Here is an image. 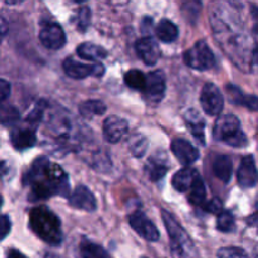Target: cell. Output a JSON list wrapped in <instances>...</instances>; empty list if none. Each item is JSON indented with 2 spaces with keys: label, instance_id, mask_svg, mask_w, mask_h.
<instances>
[{
  "label": "cell",
  "instance_id": "1",
  "mask_svg": "<svg viewBox=\"0 0 258 258\" xmlns=\"http://www.w3.org/2000/svg\"><path fill=\"white\" fill-rule=\"evenodd\" d=\"M24 184L32 188V201L45 199L52 196H67L70 183L64 171L57 164L45 158H38L24 175Z\"/></svg>",
  "mask_w": 258,
  "mask_h": 258
},
{
  "label": "cell",
  "instance_id": "2",
  "mask_svg": "<svg viewBox=\"0 0 258 258\" xmlns=\"http://www.w3.org/2000/svg\"><path fill=\"white\" fill-rule=\"evenodd\" d=\"M29 226L45 243L50 246H59L62 243L63 233L59 218L47 207H35L30 211Z\"/></svg>",
  "mask_w": 258,
  "mask_h": 258
},
{
  "label": "cell",
  "instance_id": "3",
  "mask_svg": "<svg viewBox=\"0 0 258 258\" xmlns=\"http://www.w3.org/2000/svg\"><path fill=\"white\" fill-rule=\"evenodd\" d=\"M164 224L170 238V252L173 258H198L196 246L185 229L175 221L169 212L161 211Z\"/></svg>",
  "mask_w": 258,
  "mask_h": 258
},
{
  "label": "cell",
  "instance_id": "4",
  "mask_svg": "<svg viewBox=\"0 0 258 258\" xmlns=\"http://www.w3.org/2000/svg\"><path fill=\"white\" fill-rule=\"evenodd\" d=\"M213 136L216 140L223 141L233 148H243L248 144L246 134L241 130V122L234 115L221 116L216 121Z\"/></svg>",
  "mask_w": 258,
  "mask_h": 258
},
{
  "label": "cell",
  "instance_id": "5",
  "mask_svg": "<svg viewBox=\"0 0 258 258\" xmlns=\"http://www.w3.org/2000/svg\"><path fill=\"white\" fill-rule=\"evenodd\" d=\"M184 62L193 70L207 71L214 67L216 58L208 44L204 40H199L184 53Z\"/></svg>",
  "mask_w": 258,
  "mask_h": 258
},
{
  "label": "cell",
  "instance_id": "6",
  "mask_svg": "<svg viewBox=\"0 0 258 258\" xmlns=\"http://www.w3.org/2000/svg\"><path fill=\"white\" fill-rule=\"evenodd\" d=\"M201 105L209 116H218L224 106V98L214 83H207L201 93Z\"/></svg>",
  "mask_w": 258,
  "mask_h": 258
},
{
  "label": "cell",
  "instance_id": "7",
  "mask_svg": "<svg viewBox=\"0 0 258 258\" xmlns=\"http://www.w3.org/2000/svg\"><path fill=\"white\" fill-rule=\"evenodd\" d=\"M63 70L66 75L70 76L75 80H82V78L88 77V76H96L101 77L105 73V67L101 63H95V64H83V63L77 62L73 58H66L63 62Z\"/></svg>",
  "mask_w": 258,
  "mask_h": 258
},
{
  "label": "cell",
  "instance_id": "8",
  "mask_svg": "<svg viewBox=\"0 0 258 258\" xmlns=\"http://www.w3.org/2000/svg\"><path fill=\"white\" fill-rule=\"evenodd\" d=\"M128 223L133 227L134 231L143 237L144 239L149 242H156L160 238V233H159L158 228L155 224L143 213V212H134L130 217H128Z\"/></svg>",
  "mask_w": 258,
  "mask_h": 258
},
{
  "label": "cell",
  "instance_id": "9",
  "mask_svg": "<svg viewBox=\"0 0 258 258\" xmlns=\"http://www.w3.org/2000/svg\"><path fill=\"white\" fill-rule=\"evenodd\" d=\"M39 40L48 49L57 50L66 44V34L59 24L49 23L40 29Z\"/></svg>",
  "mask_w": 258,
  "mask_h": 258
},
{
  "label": "cell",
  "instance_id": "10",
  "mask_svg": "<svg viewBox=\"0 0 258 258\" xmlns=\"http://www.w3.org/2000/svg\"><path fill=\"white\" fill-rule=\"evenodd\" d=\"M238 184L242 188H252L258 183V170L252 155H247L242 159L237 171Z\"/></svg>",
  "mask_w": 258,
  "mask_h": 258
},
{
  "label": "cell",
  "instance_id": "11",
  "mask_svg": "<svg viewBox=\"0 0 258 258\" xmlns=\"http://www.w3.org/2000/svg\"><path fill=\"white\" fill-rule=\"evenodd\" d=\"M128 126L126 120L118 116H110L103 121V136L111 144H116L127 134Z\"/></svg>",
  "mask_w": 258,
  "mask_h": 258
},
{
  "label": "cell",
  "instance_id": "12",
  "mask_svg": "<svg viewBox=\"0 0 258 258\" xmlns=\"http://www.w3.org/2000/svg\"><path fill=\"white\" fill-rule=\"evenodd\" d=\"M135 49L139 57L148 66L156 64L160 58V48H159L158 43L150 37L139 39L135 44Z\"/></svg>",
  "mask_w": 258,
  "mask_h": 258
},
{
  "label": "cell",
  "instance_id": "13",
  "mask_svg": "<svg viewBox=\"0 0 258 258\" xmlns=\"http://www.w3.org/2000/svg\"><path fill=\"white\" fill-rule=\"evenodd\" d=\"M171 151L183 165H190L199 158L198 149L194 148L189 141L184 139H175L171 141Z\"/></svg>",
  "mask_w": 258,
  "mask_h": 258
},
{
  "label": "cell",
  "instance_id": "14",
  "mask_svg": "<svg viewBox=\"0 0 258 258\" xmlns=\"http://www.w3.org/2000/svg\"><path fill=\"white\" fill-rule=\"evenodd\" d=\"M70 204L77 209L93 212L97 208V202L92 191L85 185H78L70 197Z\"/></svg>",
  "mask_w": 258,
  "mask_h": 258
},
{
  "label": "cell",
  "instance_id": "15",
  "mask_svg": "<svg viewBox=\"0 0 258 258\" xmlns=\"http://www.w3.org/2000/svg\"><path fill=\"white\" fill-rule=\"evenodd\" d=\"M143 92L150 101H160L165 92V80L163 73L159 71L151 72L146 77V85Z\"/></svg>",
  "mask_w": 258,
  "mask_h": 258
},
{
  "label": "cell",
  "instance_id": "16",
  "mask_svg": "<svg viewBox=\"0 0 258 258\" xmlns=\"http://www.w3.org/2000/svg\"><path fill=\"white\" fill-rule=\"evenodd\" d=\"M226 92L229 101L234 105H241L251 111H258V97L253 95H246L237 86L227 85Z\"/></svg>",
  "mask_w": 258,
  "mask_h": 258
},
{
  "label": "cell",
  "instance_id": "17",
  "mask_svg": "<svg viewBox=\"0 0 258 258\" xmlns=\"http://www.w3.org/2000/svg\"><path fill=\"white\" fill-rule=\"evenodd\" d=\"M12 144L17 150H25L29 149L37 143L35 131L32 127H20L15 128L10 134Z\"/></svg>",
  "mask_w": 258,
  "mask_h": 258
},
{
  "label": "cell",
  "instance_id": "18",
  "mask_svg": "<svg viewBox=\"0 0 258 258\" xmlns=\"http://www.w3.org/2000/svg\"><path fill=\"white\" fill-rule=\"evenodd\" d=\"M199 178V174L196 169L191 168H185L179 170L175 175L171 179V185L174 186V189L181 193H185L189 189L191 188L194 183H196L197 179Z\"/></svg>",
  "mask_w": 258,
  "mask_h": 258
},
{
  "label": "cell",
  "instance_id": "19",
  "mask_svg": "<svg viewBox=\"0 0 258 258\" xmlns=\"http://www.w3.org/2000/svg\"><path fill=\"white\" fill-rule=\"evenodd\" d=\"M213 173L223 183H229L233 174V164L229 156L219 155L213 163Z\"/></svg>",
  "mask_w": 258,
  "mask_h": 258
},
{
  "label": "cell",
  "instance_id": "20",
  "mask_svg": "<svg viewBox=\"0 0 258 258\" xmlns=\"http://www.w3.org/2000/svg\"><path fill=\"white\" fill-rule=\"evenodd\" d=\"M169 165L166 163V158L164 156L163 159L159 158V156H153L150 160L146 164V174L149 175L150 180L158 181L160 179H163L165 176V174L168 173Z\"/></svg>",
  "mask_w": 258,
  "mask_h": 258
},
{
  "label": "cell",
  "instance_id": "21",
  "mask_svg": "<svg viewBox=\"0 0 258 258\" xmlns=\"http://www.w3.org/2000/svg\"><path fill=\"white\" fill-rule=\"evenodd\" d=\"M77 54L83 59L96 62L107 57V50L93 43H82L77 47Z\"/></svg>",
  "mask_w": 258,
  "mask_h": 258
},
{
  "label": "cell",
  "instance_id": "22",
  "mask_svg": "<svg viewBox=\"0 0 258 258\" xmlns=\"http://www.w3.org/2000/svg\"><path fill=\"white\" fill-rule=\"evenodd\" d=\"M180 12L189 24H196L201 17L202 0H180Z\"/></svg>",
  "mask_w": 258,
  "mask_h": 258
},
{
  "label": "cell",
  "instance_id": "23",
  "mask_svg": "<svg viewBox=\"0 0 258 258\" xmlns=\"http://www.w3.org/2000/svg\"><path fill=\"white\" fill-rule=\"evenodd\" d=\"M156 37L164 43H171L178 38L179 35V29L173 22L168 19H163L158 24L155 29Z\"/></svg>",
  "mask_w": 258,
  "mask_h": 258
},
{
  "label": "cell",
  "instance_id": "24",
  "mask_svg": "<svg viewBox=\"0 0 258 258\" xmlns=\"http://www.w3.org/2000/svg\"><path fill=\"white\" fill-rule=\"evenodd\" d=\"M185 121L191 135L199 143L204 144V121L202 120V117H199V115L194 110H189L185 115Z\"/></svg>",
  "mask_w": 258,
  "mask_h": 258
},
{
  "label": "cell",
  "instance_id": "25",
  "mask_svg": "<svg viewBox=\"0 0 258 258\" xmlns=\"http://www.w3.org/2000/svg\"><path fill=\"white\" fill-rule=\"evenodd\" d=\"M106 112V106L102 101L90 100L80 105V113L86 118H92L93 116H101Z\"/></svg>",
  "mask_w": 258,
  "mask_h": 258
},
{
  "label": "cell",
  "instance_id": "26",
  "mask_svg": "<svg viewBox=\"0 0 258 258\" xmlns=\"http://www.w3.org/2000/svg\"><path fill=\"white\" fill-rule=\"evenodd\" d=\"M80 251L82 258H112L103 247L92 243V242H82Z\"/></svg>",
  "mask_w": 258,
  "mask_h": 258
},
{
  "label": "cell",
  "instance_id": "27",
  "mask_svg": "<svg viewBox=\"0 0 258 258\" xmlns=\"http://www.w3.org/2000/svg\"><path fill=\"white\" fill-rule=\"evenodd\" d=\"M20 113L14 106L0 103V123L4 126H14L19 122Z\"/></svg>",
  "mask_w": 258,
  "mask_h": 258
},
{
  "label": "cell",
  "instance_id": "28",
  "mask_svg": "<svg viewBox=\"0 0 258 258\" xmlns=\"http://www.w3.org/2000/svg\"><path fill=\"white\" fill-rule=\"evenodd\" d=\"M189 202L197 207H203V204L206 203V186L201 176L189 189Z\"/></svg>",
  "mask_w": 258,
  "mask_h": 258
},
{
  "label": "cell",
  "instance_id": "29",
  "mask_svg": "<svg viewBox=\"0 0 258 258\" xmlns=\"http://www.w3.org/2000/svg\"><path fill=\"white\" fill-rule=\"evenodd\" d=\"M125 83L136 91H144L146 85V76L139 70H131L125 75Z\"/></svg>",
  "mask_w": 258,
  "mask_h": 258
},
{
  "label": "cell",
  "instance_id": "30",
  "mask_svg": "<svg viewBox=\"0 0 258 258\" xmlns=\"http://www.w3.org/2000/svg\"><path fill=\"white\" fill-rule=\"evenodd\" d=\"M234 227H236V222H234L233 214L229 211L221 212L217 219V229L223 233H229L234 231Z\"/></svg>",
  "mask_w": 258,
  "mask_h": 258
},
{
  "label": "cell",
  "instance_id": "31",
  "mask_svg": "<svg viewBox=\"0 0 258 258\" xmlns=\"http://www.w3.org/2000/svg\"><path fill=\"white\" fill-rule=\"evenodd\" d=\"M128 146H130V150L133 153V155L141 158L144 154L148 150V140H146L145 136L143 135H134L133 138L128 141Z\"/></svg>",
  "mask_w": 258,
  "mask_h": 258
},
{
  "label": "cell",
  "instance_id": "32",
  "mask_svg": "<svg viewBox=\"0 0 258 258\" xmlns=\"http://www.w3.org/2000/svg\"><path fill=\"white\" fill-rule=\"evenodd\" d=\"M218 258H251L244 249L239 247H224L217 253Z\"/></svg>",
  "mask_w": 258,
  "mask_h": 258
},
{
  "label": "cell",
  "instance_id": "33",
  "mask_svg": "<svg viewBox=\"0 0 258 258\" xmlns=\"http://www.w3.org/2000/svg\"><path fill=\"white\" fill-rule=\"evenodd\" d=\"M91 22V10L87 7L82 8L78 13V29L86 30Z\"/></svg>",
  "mask_w": 258,
  "mask_h": 258
},
{
  "label": "cell",
  "instance_id": "34",
  "mask_svg": "<svg viewBox=\"0 0 258 258\" xmlns=\"http://www.w3.org/2000/svg\"><path fill=\"white\" fill-rule=\"evenodd\" d=\"M203 209L209 213H221L222 212V202L219 199L214 198L203 204Z\"/></svg>",
  "mask_w": 258,
  "mask_h": 258
},
{
  "label": "cell",
  "instance_id": "35",
  "mask_svg": "<svg viewBox=\"0 0 258 258\" xmlns=\"http://www.w3.org/2000/svg\"><path fill=\"white\" fill-rule=\"evenodd\" d=\"M12 228V222L8 216H0V241L5 238L9 234Z\"/></svg>",
  "mask_w": 258,
  "mask_h": 258
},
{
  "label": "cell",
  "instance_id": "36",
  "mask_svg": "<svg viewBox=\"0 0 258 258\" xmlns=\"http://www.w3.org/2000/svg\"><path fill=\"white\" fill-rule=\"evenodd\" d=\"M42 115H43V108L35 107L34 110L27 116V122L32 123V125L33 123H38L40 121V118H42Z\"/></svg>",
  "mask_w": 258,
  "mask_h": 258
},
{
  "label": "cell",
  "instance_id": "37",
  "mask_svg": "<svg viewBox=\"0 0 258 258\" xmlns=\"http://www.w3.org/2000/svg\"><path fill=\"white\" fill-rule=\"evenodd\" d=\"M10 95V85L5 80L0 78V103L4 102Z\"/></svg>",
  "mask_w": 258,
  "mask_h": 258
},
{
  "label": "cell",
  "instance_id": "38",
  "mask_svg": "<svg viewBox=\"0 0 258 258\" xmlns=\"http://www.w3.org/2000/svg\"><path fill=\"white\" fill-rule=\"evenodd\" d=\"M251 14L252 19H253V32L258 34V8L252 5L251 7Z\"/></svg>",
  "mask_w": 258,
  "mask_h": 258
},
{
  "label": "cell",
  "instance_id": "39",
  "mask_svg": "<svg viewBox=\"0 0 258 258\" xmlns=\"http://www.w3.org/2000/svg\"><path fill=\"white\" fill-rule=\"evenodd\" d=\"M8 32V23L5 22L4 18L0 17V43H2L3 38H4V35L7 34Z\"/></svg>",
  "mask_w": 258,
  "mask_h": 258
},
{
  "label": "cell",
  "instance_id": "40",
  "mask_svg": "<svg viewBox=\"0 0 258 258\" xmlns=\"http://www.w3.org/2000/svg\"><path fill=\"white\" fill-rule=\"evenodd\" d=\"M247 223H248V226L257 228L258 231V211L256 213H253L252 216H249L248 218H247Z\"/></svg>",
  "mask_w": 258,
  "mask_h": 258
},
{
  "label": "cell",
  "instance_id": "41",
  "mask_svg": "<svg viewBox=\"0 0 258 258\" xmlns=\"http://www.w3.org/2000/svg\"><path fill=\"white\" fill-rule=\"evenodd\" d=\"M8 258H28V257H25L24 254L20 253V252L17 251V249H9V251H8Z\"/></svg>",
  "mask_w": 258,
  "mask_h": 258
},
{
  "label": "cell",
  "instance_id": "42",
  "mask_svg": "<svg viewBox=\"0 0 258 258\" xmlns=\"http://www.w3.org/2000/svg\"><path fill=\"white\" fill-rule=\"evenodd\" d=\"M253 60H254V63H257L258 64V44L253 50Z\"/></svg>",
  "mask_w": 258,
  "mask_h": 258
},
{
  "label": "cell",
  "instance_id": "43",
  "mask_svg": "<svg viewBox=\"0 0 258 258\" xmlns=\"http://www.w3.org/2000/svg\"><path fill=\"white\" fill-rule=\"evenodd\" d=\"M23 0H5V3L7 4H19V3H22Z\"/></svg>",
  "mask_w": 258,
  "mask_h": 258
},
{
  "label": "cell",
  "instance_id": "44",
  "mask_svg": "<svg viewBox=\"0 0 258 258\" xmlns=\"http://www.w3.org/2000/svg\"><path fill=\"white\" fill-rule=\"evenodd\" d=\"M2 206H3V198L2 196H0V208H2Z\"/></svg>",
  "mask_w": 258,
  "mask_h": 258
},
{
  "label": "cell",
  "instance_id": "45",
  "mask_svg": "<svg viewBox=\"0 0 258 258\" xmlns=\"http://www.w3.org/2000/svg\"><path fill=\"white\" fill-rule=\"evenodd\" d=\"M75 2H77V3H82V2H86V0H75Z\"/></svg>",
  "mask_w": 258,
  "mask_h": 258
},
{
  "label": "cell",
  "instance_id": "46",
  "mask_svg": "<svg viewBox=\"0 0 258 258\" xmlns=\"http://www.w3.org/2000/svg\"><path fill=\"white\" fill-rule=\"evenodd\" d=\"M256 207H257V211H258V201H257V204H256Z\"/></svg>",
  "mask_w": 258,
  "mask_h": 258
}]
</instances>
